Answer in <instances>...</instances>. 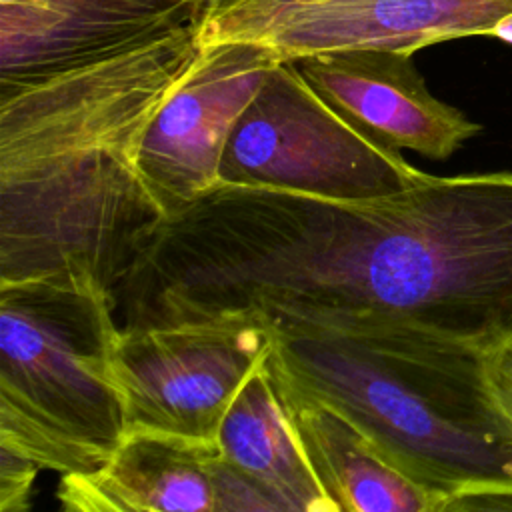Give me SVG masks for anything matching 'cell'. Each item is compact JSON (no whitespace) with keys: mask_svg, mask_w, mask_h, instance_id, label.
I'll use <instances>...</instances> for the list:
<instances>
[{"mask_svg":"<svg viewBox=\"0 0 512 512\" xmlns=\"http://www.w3.org/2000/svg\"><path fill=\"white\" fill-rule=\"evenodd\" d=\"M486 362L494 396L512 420V342L488 354Z\"/></svg>","mask_w":512,"mask_h":512,"instance_id":"cell-15","label":"cell"},{"mask_svg":"<svg viewBox=\"0 0 512 512\" xmlns=\"http://www.w3.org/2000/svg\"><path fill=\"white\" fill-rule=\"evenodd\" d=\"M468 36L512 42V0H242L210 10L202 44L246 40L278 60L380 48L416 50Z\"/></svg>","mask_w":512,"mask_h":512,"instance_id":"cell-7","label":"cell"},{"mask_svg":"<svg viewBox=\"0 0 512 512\" xmlns=\"http://www.w3.org/2000/svg\"><path fill=\"white\" fill-rule=\"evenodd\" d=\"M236 2H242V0H210V4H208V10H206V12H210V10H218V8H224V6L236 4Z\"/></svg>","mask_w":512,"mask_h":512,"instance_id":"cell-16","label":"cell"},{"mask_svg":"<svg viewBox=\"0 0 512 512\" xmlns=\"http://www.w3.org/2000/svg\"><path fill=\"white\" fill-rule=\"evenodd\" d=\"M278 62L258 42L222 40L202 46L140 146V176L164 218L220 184L228 138Z\"/></svg>","mask_w":512,"mask_h":512,"instance_id":"cell-8","label":"cell"},{"mask_svg":"<svg viewBox=\"0 0 512 512\" xmlns=\"http://www.w3.org/2000/svg\"><path fill=\"white\" fill-rule=\"evenodd\" d=\"M116 320L100 288L0 282V446L58 474L108 462L128 432Z\"/></svg>","mask_w":512,"mask_h":512,"instance_id":"cell-4","label":"cell"},{"mask_svg":"<svg viewBox=\"0 0 512 512\" xmlns=\"http://www.w3.org/2000/svg\"><path fill=\"white\" fill-rule=\"evenodd\" d=\"M40 466L0 446V512H26L32 506L34 480Z\"/></svg>","mask_w":512,"mask_h":512,"instance_id":"cell-14","label":"cell"},{"mask_svg":"<svg viewBox=\"0 0 512 512\" xmlns=\"http://www.w3.org/2000/svg\"><path fill=\"white\" fill-rule=\"evenodd\" d=\"M66 512H276L224 460L216 438L128 428L98 470L62 474Z\"/></svg>","mask_w":512,"mask_h":512,"instance_id":"cell-9","label":"cell"},{"mask_svg":"<svg viewBox=\"0 0 512 512\" xmlns=\"http://www.w3.org/2000/svg\"><path fill=\"white\" fill-rule=\"evenodd\" d=\"M276 382L304 454L338 512H444L440 494L386 460L344 414Z\"/></svg>","mask_w":512,"mask_h":512,"instance_id":"cell-12","label":"cell"},{"mask_svg":"<svg viewBox=\"0 0 512 512\" xmlns=\"http://www.w3.org/2000/svg\"><path fill=\"white\" fill-rule=\"evenodd\" d=\"M292 62L338 116L392 150L446 160L482 130L428 90L410 52L354 48Z\"/></svg>","mask_w":512,"mask_h":512,"instance_id":"cell-10","label":"cell"},{"mask_svg":"<svg viewBox=\"0 0 512 512\" xmlns=\"http://www.w3.org/2000/svg\"><path fill=\"white\" fill-rule=\"evenodd\" d=\"M270 350L272 330L254 310L120 326L112 370L128 428L216 438L236 392Z\"/></svg>","mask_w":512,"mask_h":512,"instance_id":"cell-6","label":"cell"},{"mask_svg":"<svg viewBox=\"0 0 512 512\" xmlns=\"http://www.w3.org/2000/svg\"><path fill=\"white\" fill-rule=\"evenodd\" d=\"M268 326L276 378L344 414L444 512L512 510V420L488 354L376 316Z\"/></svg>","mask_w":512,"mask_h":512,"instance_id":"cell-3","label":"cell"},{"mask_svg":"<svg viewBox=\"0 0 512 512\" xmlns=\"http://www.w3.org/2000/svg\"><path fill=\"white\" fill-rule=\"evenodd\" d=\"M210 0H0V80L52 72L204 22Z\"/></svg>","mask_w":512,"mask_h":512,"instance_id":"cell-11","label":"cell"},{"mask_svg":"<svg viewBox=\"0 0 512 512\" xmlns=\"http://www.w3.org/2000/svg\"><path fill=\"white\" fill-rule=\"evenodd\" d=\"M216 442L226 464L276 512H338L304 454L268 358L236 392Z\"/></svg>","mask_w":512,"mask_h":512,"instance_id":"cell-13","label":"cell"},{"mask_svg":"<svg viewBox=\"0 0 512 512\" xmlns=\"http://www.w3.org/2000/svg\"><path fill=\"white\" fill-rule=\"evenodd\" d=\"M424 174L402 152L338 116L292 60H280L268 72L220 160V184L346 200L392 194Z\"/></svg>","mask_w":512,"mask_h":512,"instance_id":"cell-5","label":"cell"},{"mask_svg":"<svg viewBox=\"0 0 512 512\" xmlns=\"http://www.w3.org/2000/svg\"><path fill=\"white\" fill-rule=\"evenodd\" d=\"M200 26L0 80V282L114 294L164 220L138 156L202 52Z\"/></svg>","mask_w":512,"mask_h":512,"instance_id":"cell-2","label":"cell"},{"mask_svg":"<svg viewBox=\"0 0 512 512\" xmlns=\"http://www.w3.org/2000/svg\"><path fill=\"white\" fill-rule=\"evenodd\" d=\"M112 298L122 326L376 316L492 354L512 342V172L352 200L218 184L156 226Z\"/></svg>","mask_w":512,"mask_h":512,"instance_id":"cell-1","label":"cell"}]
</instances>
